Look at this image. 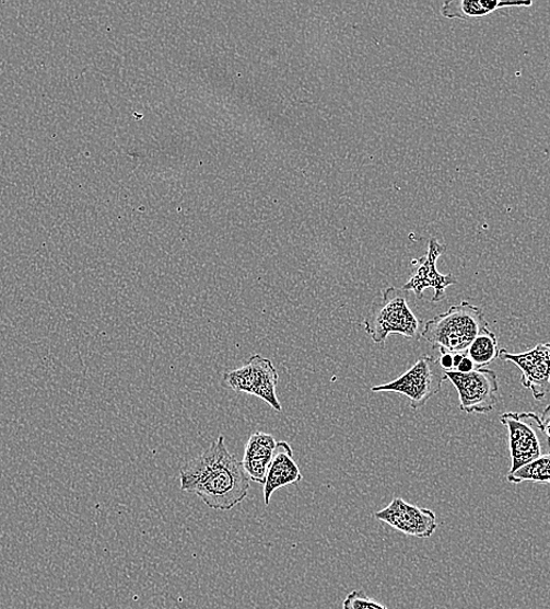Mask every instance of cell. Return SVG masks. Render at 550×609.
<instances>
[{
	"instance_id": "1",
	"label": "cell",
	"mask_w": 550,
	"mask_h": 609,
	"mask_svg": "<svg viewBox=\"0 0 550 609\" xmlns=\"http://www.w3.org/2000/svg\"><path fill=\"white\" fill-rule=\"evenodd\" d=\"M180 489L213 510L230 512L248 494L249 479L220 436L204 452L180 468Z\"/></svg>"
},
{
	"instance_id": "2",
	"label": "cell",
	"mask_w": 550,
	"mask_h": 609,
	"mask_svg": "<svg viewBox=\"0 0 550 609\" xmlns=\"http://www.w3.org/2000/svg\"><path fill=\"white\" fill-rule=\"evenodd\" d=\"M488 326L481 309L463 300L429 320L421 336L433 347H438L441 354H466L479 332Z\"/></svg>"
},
{
	"instance_id": "3",
	"label": "cell",
	"mask_w": 550,
	"mask_h": 609,
	"mask_svg": "<svg viewBox=\"0 0 550 609\" xmlns=\"http://www.w3.org/2000/svg\"><path fill=\"white\" fill-rule=\"evenodd\" d=\"M408 295L403 289L391 286L373 304L370 315L363 321V328L376 345L385 346L390 334L420 340L422 321L409 308Z\"/></svg>"
},
{
	"instance_id": "4",
	"label": "cell",
	"mask_w": 550,
	"mask_h": 609,
	"mask_svg": "<svg viewBox=\"0 0 550 609\" xmlns=\"http://www.w3.org/2000/svg\"><path fill=\"white\" fill-rule=\"evenodd\" d=\"M508 430L511 468L513 473L540 457L550 455V438L541 417L536 413H506L500 417Z\"/></svg>"
},
{
	"instance_id": "5",
	"label": "cell",
	"mask_w": 550,
	"mask_h": 609,
	"mask_svg": "<svg viewBox=\"0 0 550 609\" xmlns=\"http://www.w3.org/2000/svg\"><path fill=\"white\" fill-rule=\"evenodd\" d=\"M445 380V370L440 361L424 354L403 376L386 384L373 387L372 392L405 395L410 401V407L416 411L422 409L432 397L441 393Z\"/></svg>"
},
{
	"instance_id": "6",
	"label": "cell",
	"mask_w": 550,
	"mask_h": 609,
	"mask_svg": "<svg viewBox=\"0 0 550 609\" xmlns=\"http://www.w3.org/2000/svg\"><path fill=\"white\" fill-rule=\"evenodd\" d=\"M278 380L273 363L262 358L260 354L254 355L245 366L230 370L223 377L224 383L232 391L257 397L281 413V403L276 392Z\"/></svg>"
},
{
	"instance_id": "7",
	"label": "cell",
	"mask_w": 550,
	"mask_h": 609,
	"mask_svg": "<svg viewBox=\"0 0 550 609\" xmlns=\"http://www.w3.org/2000/svg\"><path fill=\"white\" fill-rule=\"evenodd\" d=\"M445 378L452 381L458 391L461 412L489 414L494 410L499 392V380L494 370L479 368L465 375L447 370Z\"/></svg>"
},
{
	"instance_id": "8",
	"label": "cell",
	"mask_w": 550,
	"mask_h": 609,
	"mask_svg": "<svg viewBox=\"0 0 550 609\" xmlns=\"http://www.w3.org/2000/svg\"><path fill=\"white\" fill-rule=\"evenodd\" d=\"M500 360L512 363L522 370V383L537 401L546 399L550 391V344H539L523 353L500 348Z\"/></svg>"
},
{
	"instance_id": "9",
	"label": "cell",
	"mask_w": 550,
	"mask_h": 609,
	"mask_svg": "<svg viewBox=\"0 0 550 609\" xmlns=\"http://www.w3.org/2000/svg\"><path fill=\"white\" fill-rule=\"evenodd\" d=\"M446 246L441 244L438 240L431 239L426 255L420 260H413L412 264H419L416 274L402 287L406 292H413L417 298L422 299L426 289H432L433 295L431 301L437 302L445 298L448 286L457 284L454 275H442L437 269V261L445 252Z\"/></svg>"
},
{
	"instance_id": "10",
	"label": "cell",
	"mask_w": 550,
	"mask_h": 609,
	"mask_svg": "<svg viewBox=\"0 0 550 609\" xmlns=\"http://www.w3.org/2000/svg\"><path fill=\"white\" fill-rule=\"evenodd\" d=\"M375 518L399 532L419 538H430L438 528L435 513L402 498H394L385 509L375 514Z\"/></svg>"
},
{
	"instance_id": "11",
	"label": "cell",
	"mask_w": 550,
	"mask_h": 609,
	"mask_svg": "<svg viewBox=\"0 0 550 609\" xmlns=\"http://www.w3.org/2000/svg\"><path fill=\"white\" fill-rule=\"evenodd\" d=\"M303 475L294 461L293 449L285 443L277 444L268 476L264 484V503L269 506L277 490L302 482Z\"/></svg>"
},
{
	"instance_id": "12",
	"label": "cell",
	"mask_w": 550,
	"mask_h": 609,
	"mask_svg": "<svg viewBox=\"0 0 550 609\" xmlns=\"http://www.w3.org/2000/svg\"><path fill=\"white\" fill-rule=\"evenodd\" d=\"M277 444L271 434L256 432L249 436L242 462L249 481L265 484Z\"/></svg>"
},
{
	"instance_id": "13",
	"label": "cell",
	"mask_w": 550,
	"mask_h": 609,
	"mask_svg": "<svg viewBox=\"0 0 550 609\" xmlns=\"http://www.w3.org/2000/svg\"><path fill=\"white\" fill-rule=\"evenodd\" d=\"M531 2H503V0H452L441 9L444 19L447 20H472L482 19L499 9L505 8H529Z\"/></svg>"
},
{
	"instance_id": "14",
	"label": "cell",
	"mask_w": 550,
	"mask_h": 609,
	"mask_svg": "<svg viewBox=\"0 0 550 609\" xmlns=\"http://www.w3.org/2000/svg\"><path fill=\"white\" fill-rule=\"evenodd\" d=\"M499 351L498 337L488 326L479 332L466 352V357L473 363L476 369H479L494 361L499 357Z\"/></svg>"
},
{
	"instance_id": "15",
	"label": "cell",
	"mask_w": 550,
	"mask_h": 609,
	"mask_svg": "<svg viewBox=\"0 0 550 609\" xmlns=\"http://www.w3.org/2000/svg\"><path fill=\"white\" fill-rule=\"evenodd\" d=\"M507 481L513 484L523 482L550 484V455L542 456L513 473H508Z\"/></svg>"
},
{
	"instance_id": "16",
	"label": "cell",
	"mask_w": 550,
	"mask_h": 609,
	"mask_svg": "<svg viewBox=\"0 0 550 609\" xmlns=\"http://www.w3.org/2000/svg\"><path fill=\"white\" fill-rule=\"evenodd\" d=\"M343 609H389L387 606L366 597L362 590H353L342 602Z\"/></svg>"
},
{
	"instance_id": "17",
	"label": "cell",
	"mask_w": 550,
	"mask_h": 609,
	"mask_svg": "<svg viewBox=\"0 0 550 609\" xmlns=\"http://www.w3.org/2000/svg\"><path fill=\"white\" fill-rule=\"evenodd\" d=\"M476 367L473 365V363L466 357V354L464 355L461 361L459 363L458 367L456 368V371H459V374H470V371L475 370Z\"/></svg>"
},
{
	"instance_id": "18",
	"label": "cell",
	"mask_w": 550,
	"mask_h": 609,
	"mask_svg": "<svg viewBox=\"0 0 550 609\" xmlns=\"http://www.w3.org/2000/svg\"><path fill=\"white\" fill-rule=\"evenodd\" d=\"M441 355H442V357H441V359L438 360L441 367H442L445 371H447V370H455V366H454V354L444 353V354H441Z\"/></svg>"
},
{
	"instance_id": "19",
	"label": "cell",
	"mask_w": 550,
	"mask_h": 609,
	"mask_svg": "<svg viewBox=\"0 0 550 609\" xmlns=\"http://www.w3.org/2000/svg\"><path fill=\"white\" fill-rule=\"evenodd\" d=\"M541 422H542L546 434L550 438V404L547 405V407L545 409V411L542 413V416H541Z\"/></svg>"
}]
</instances>
